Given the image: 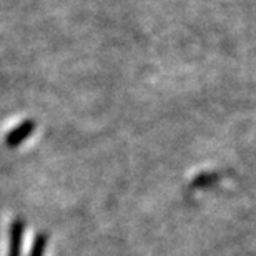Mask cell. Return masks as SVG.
Listing matches in <instances>:
<instances>
[{"instance_id":"cell-1","label":"cell","mask_w":256,"mask_h":256,"mask_svg":"<svg viewBox=\"0 0 256 256\" xmlns=\"http://www.w3.org/2000/svg\"><path fill=\"white\" fill-rule=\"evenodd\" d=\"M24 232H25V222L22 218H15L12 224H10V233H8V256H20Z\"/></svg>"},{"instance_id":"cell-2","label":"cell","mask_w":256,"mask_h":256,"mask_svg":"<svg viewBox=\"0 0 256 256\" xmlns=\"http://www.w3.org/2000/svg\"><path fill=\"white\" fill-rule=\"evenodd\" d=\"M32 132V124L27 122V124H24L22 126H18L17 130H14L12 133H8L7 136V145L8 146H17L20 142L24 140L25 136L28 135V133Z\"/></svg>"},{"instance_id":"cell-3","label":"cell","mask_w":256,"mask_h":256,"mask_svg":"<svg viewBox=\"0 0 256 256\" xmlns=\"http://www.w3.org/2000/svg\"><path fill=\"white\" fill-rule=\"evenodd\" d=\"M47 243H48V234L47 233H38L34 240L32 252H30L28 256H44L45 250H47Z\"/></svg>"}]
</instances>
